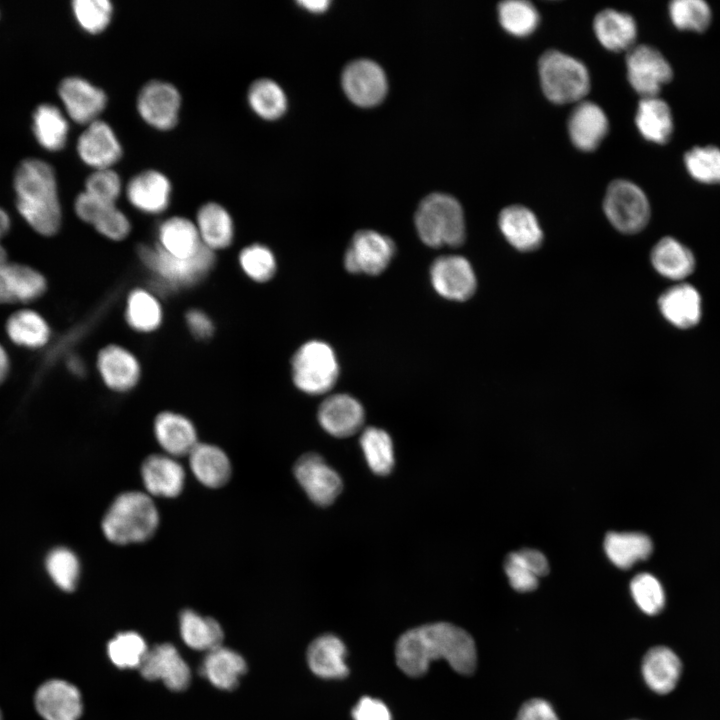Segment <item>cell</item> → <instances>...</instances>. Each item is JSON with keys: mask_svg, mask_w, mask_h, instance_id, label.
Listing matches in <instances>:
<instances>
[{"mask_svg": "<svg viewBox=\"0 0 720 720\" xmlns=\"http://www.w3.org/2000/svg\"><path fill=\"white\" fill-rule=\"evenodd\" d=\"M398 667L408 676L425 674L432 661L444 659L456 672L470 675L477 665L473 638L462 628L438 622L408 630L395 647Z\"/></svg>", "mask_w": 720, "mask_h": 720, "instance_id": "cell-1", "label": "cell"}, {"mask_svg": "<svg viewBox=\"0 0 720 720\" xmlns=\"http://www.w3.org/2000/svg\"><path fill=\"white\" fill-rule=\"evenodd\" d=\"M13 187L25 222L40 235H55L62 225V207L53 167L42 159L26 158L16 168Z\"/></svg>", "mask_w": 720, "mask_h": 720, "instance_id": "cell-2", "label": "cell"}, {"mask_svg": "<svg viewBox=\"0 0 720 720\" xmlns=\"http://www.w3.org/2000/svg\"><path fill=\"white\" fill-rule=\"evenodd\" d=\"M161 522L154 498L143 490H126L114 497L100 522L104 538L111 544L128 546L149 541Z\"/></svg>", "mask_w": 720, "mask_h": 720, "instance_id": "cell-3", "label": "cell"}, {"mask_svg": "<svg viewBox=\"0 0 720 720\" xmlns=\"http://www.w3.org/2000/svg\"><path fill=\"white\" fill-rule=\"evenodd\" d=\"M137 255L151 274V289L159 296L194 287L216 264V254L204 246L195 256L186 259L165 253L155 243L140 245Z\"/></svg>", "mask_w": 720, "mask_h": 720, "instance_id": "cell-4", "label": "cell"}, {"mask_svg": "<svg viewBox=\"0 0 720 720\" xmlns=\"http://www.w3.org/2000/svg\"><path fill=\"white\" fill-rule=\"evenodd\" d=\"M415 227L421 241L432 248L458 247L465 240V217L461 204L445 193H431L418 205Z\"/></svg>", "mask_w": 720, "mask_h": 720, "instance_id": "cell-5", "label": "cell"}, {"mask_svg": "<svg viewBox=\"0 0 720 720\" xmlns=\"http://www.w3.org/2000/svg\"><path fill=\"white\" fill-rule=\"evenodd\" d=\"M538 71L543 93L555 104L580 102L589 92L586 66L561 51H546L539 59Z\"/></svg>", "mask_w": 720, "mask_h": 720, "instance_id": "cell-6", "label": "cell"}, {"mask_svg": "<svg viewBox=\"0 0 720 720\" xmlns=\"http://www.w3.org/2000/svg\"><path fill=\"white\" fill-rule=\"evenodd\" d=\"M292 379L304 393L320 395L330 391L339 375L337 357L332 347L320 340L302 344L291 360Z\"/></svg>", "mask_w": 720, "mask_h": 720, "instance_id": "cell-7", "label": "cell"}, {"mask_svg": "<svg viewBox=\"0 0 720 720\" xmlns=\"http://www.w3.org/2000/svg\"><path fill=\"white\" fill-rule=\"evenodd\" d=\"M603 210L610 224L624 234L639 233L650 219V204L644 191L625 179L610 183L603 199Z\"/></svg>", "mask_w": 720, "mask_h": 720, "instance_id": "cell-8", "label": "cell"}, {"mask_svg": "<svg viewBox=\"0 0 720 720\" xmlns=\"http://www.w3.org/2000/svg\"><path fill=\"white\" fill-rule=\"evenodd\" d=\"M627 77L632 88L643 97L657 96L673 76L665 56L649 45H637L626 55Z\"/></svg>", "mask_w": 720, "mask_h": 720, "instance_id": "cell-9", "label": "cell"}, {"mask_svg": "<svg viewBox=\"0 0 720 720\" xmlns=\"http://www.w3.org/2000/svg\"><path fill=\"white\" fill-rule=\"evenodd\" d=\"M395 254L393 241L374 230L356 232L345 252V269L353 274L378 275Z\"/></svg>", "mask_w": 720, "mask_h": 720, "instance_id": "cell-10", "label": "cell"}, {"mask_svg": "<svg viewBox=\"0 0 720 720\" xmlns=\"http://www.w3.org/2000/svg\"><path fill=\"white\" fill-rule=\"evenodd\" d=\"M95 367L104 386L119 394L134 390L142 377V366L136 354L117 343L99 349Z\"/></svg>", "mask_w": 720, "mask_h": 720, "instance_id": "cell-11", "label": "cell"}, {"mask_svg": "<svg viewBox=\"0 0 720 720\" xmlns=\"http://www.w3.org/2000/svg\"><path fill=\"white\" fill-rule=\"evenodd\" d=\"M187 472L181 459L162 452L150 454L140 466L142 490L155 500L175 499L185 489Z\"/></svg>", "mask_w": 720, "mask_h": 720, "instance_id": "cell-12", "label": "cell"}, {"mask_svg": "<svg viewBox=\"0 0 720 720\" xmlns=\"http://www.w3.org/2000/svg\"><path fill=\"white\" fill-rule=\"evenodd\" d=\"M136 105L140 117L148 125L167 131L178 122L181 95L171 83L152 80L139 91Z\"/></svg>", "mask_w": 720, "mask_h": 720, "instance_id": "cell-13", "label": "cell"}, {"mask_svg": "<svg viewBox=\"0 0 720 720\" xmlns=\"http://www.w3.org/2000/svg\"><path fill=\"white\" fill-rule=\"evenodd\" d=\"M341 83L347 97L361 107L379 104L388 89L384 70L369 59H357L347 64L342 72Z\"/></svg>", "mask_w": 720, "mask_h": 720, "instance_id": "cell-14", "label": "cell"}, {"mask_svg": "<svg viewBox=\"0 0 720 720\" xmlns=\"http://www.w3.org/2000/svg\"><path fill=\"white\" fill-rule=\"evenodd\" d=\"M434 290L451 301H466L477 287V279L470 262L460 255H443L435 259L430 268Z\"/></svg>", "mask_w": 720, "mask_h": 720, "instance_id": "cell-15", "label": "cell"}, {"mask_svg": "<svg viewBox=\"0 0 720 720\" xmlns=\"http://www.w3.org/2000/svg\"><path fill=\"white\" fill-rule=\"evenodd\" d=\"M58 95L69 119L86 126L98 120L107 105L106 93L79 76L62 79Z\"/></svg>", "mask_w": 720, "mask_h": 720, "instance_id": "cell-16", "label": "cell"}, {"mask_svg": "<svg viewBox=\"0 0 720 720\" xmlns=\"http://www.w3.org/2000/svg\"><path fill=\"white\" fill-rule=\"evenodd\" d=\"M294 475L308 497L319 506L332 504L343 488L339 474L315 453H307L297 460Z\"/></svg>", "mask_w": 720, "mask_h": 720, "instance_id": "cell-17", "label": "cell"}, {"mask_svg": "<svg viewBox=\"0 0 720 720\" xmlns=\"http://www.w3.org/2000/svg\"><path fill=\"white\" fill-rule=\"evenodd\" d=\"M74 210L80 220L107 240L120 242L131 232L129 218L116 204L97 199L85 191L75 198Z\"/></svg>", "mask_w": 720, "mask_h": 720, "instance_id": "cell-18", "label": "cell"}, {"mask_svg": "<svg viewBox=\"0 0 720 720\" xmlns=\"http://www.w3.org/2000/svg\"><path fill=\"white\" fill-rule=\"evenodd\" d=\"M152 431L161 452L178 459L186 458L200 442L194 422L173 410L159 412L153 420Z\"/></svg>", "mask_w": 720, "mask_h": 720, "instance_id": "cell-19", "label": "cell"}, {"mask_svg": "<svg viewBox=\"0 0 720 720\" xmlns=\"http://www.w3.org/2000/svg\"><path fill=\"white\" fill-rule=\"evenodd\" d=\"M34 707L44 720H78L83 711L81 693L62 679L43 682L34 693Z\"/></svg>", "mask_w": 720, "mask_h": 720, "instance_id": "cell-20", "label": "cell"}, {"mask_svg": "<svg viewBox=\"0 0 720 720\" xmlns=\"http://www.w3.org/2000/svg\"><path fill=\"white\" fill-rule=\"evenodd\" d=\"M79 158L94 170L111 168L122 156V146L109 124L98 119L86 126L76 143Z\"/></svg>", "mask_w": 720, "mask_h": 720, "instance_id": "cell-21", "label": "cell"}, {"mask_svg": "<svg viewBox=\"0 0 720 720\" xmlns=\"http://www.w3.org/2000/svg\"><path fill=\"white\" fill-rule=\"evenodd\" d=\"M141 675L151 681L161 680L173 691L186 689L191 680L190 669L177 649L164 643L148 649L140 666Z\"/></svg>", "mask_w": 720, "mask_h": 720, "instance_id": "cell-22", "label": "cell"}, {"mask_svg": "<svg viewBox=\"0 0 720 720\" xmlns=\"http://www.w3.org/2000/svg\"><path fill=\"white\" fill-rule=\"evenodd\" d=\"M186 460L187 471L207 489L222 488L231 479V459L227 452L216 444L200 441Z\"/></svg>", "mask_w": 720, "mask_h": 720, "instance_id": "cell-23", "label": "cell"}, {"mask_svg": "<svg viewBox=\"0 0 720 720\" xmlns=\"http://www.w3.org/2000/svg\"><path fill=\"white\" fill-rule=\"evenodd\" d=\"M46 290V278L33 267L8 261L0 265V304L30 303Z\"/></svg>", "mask_w": 720, "mask_h": 720, "instance_id": "cell-24", "label": "cell"}, {"mask_svg": "<svg viewBox=\"0 0 720 720\" xmlns=\"http://www.w3.org/2000/svg\"><path fill=\"white\" fill-rule=\"evenodd\" d=\"M125 192L127 200L136 210L147 215H159L170 204L172 187L163 173L145 170L131 178Z\"/></svg>", "mask_w": 720, "mask_h": 720, "instance_id": "cell-25", "label": "cell"}, {"mask_svg": "<svg viewBox=\"0 0 720 720\" xmlns=\"http://www.w3.org/2000/svg\"><path fill=\"white\" fill-rule=\"evenodd\" d=\"M322 428L334 437L344 438L356 434L363 426L365 413L361 403L348 394H333L318 409Z\"/></svg>", "mask_w": 720, "mask_h": 720, "instance_id": "cell-26", "label": "cell"}, {"mask_svg": "<svg viewBox=\"0 0 720 720\" xmlns=\"http://www.w3.org/2000/svg\"><path fill=\"white\" fill-rule=\"evenodd\" d=\"M657 303L663 318L678 329H691L701 321V295L688 283L668 288L659 296Z\"/></svg>", "mask_w": 720, "mask_h": 720, "instance_id": "cell-27", "label": "cell"}, {"mask_svg": "<svg viewBox=\"0 0 720 720\" xmlns=\"http://www.w3.org/2000/svg\"><path fill=\"white\" fill-rule=\"evenodd\" d=\"M499 229L506 241L516 250L531 252L543 242V231L536 215L522 205L503 208L498 217Z\"/></svg>", "mask_w": 720, "mask_h": 720, "instance_id": "cell-28", "label": "cell"}, {"mask_svg": "<svg viewBox=\"0 0 720 720\" xmlns=\"http://www.w3.org/2000/svg\"><path fill=\"white\" fill-rule=\"evenodd\" d=\"M609 121L600 106L580 101L568 118V133L573 145L581 151L595 150L606 137Z\"/></svg>", "mask_w": 720, "mask_h": 720, "instance_id": "cell-29", "label": "cell"}, {"mask_svg": "<svg viewBox=\"0 0 720 720\" xmlns=\"http://www.w3.org/2000/svg\"><path fill=\"white\" fill-rule=\"evenodd\" d=\"M195 225L202 245L214 252L228 249L235 239V225L229 211L219 203L207 202L196 213Z\"/></svg>", "mask_w": 720, "mask_h": 720, "instance_id": "cell-30", "label": "cell"}, {"mask_svg": "<svg viewBox=\"0 0 720 720\" xmlns=\"http://www.w3.org/2000/svg\"><path fill=\"white\" fill-rule=\"evenodd\" d=\"M155 244L177 258H191L202 248L195 222L184 216H171L160 222Z\"/></svg>", "mask_w": 720, "mask_h": 720, "instance_id": "cell-31", "label": "cell"}, {"mask_svg": "<svg viewBox=\"0 0 720 720\" xmlns=\"http://www.w3.org/2000/svg\"><path fill=\"white\" fill-rule=\"evenodd\" d=\"M127 326L139 334H151L158 330L164 320V310L151 288L135 287L129 291L124 305Z\"/></svg>", "mask_w": 720, "mask_h": 720, "instance_id": "cell-32", "label": "cell"}, {"mask_svg": "<svg viewBox=\"0 0 720 720\" xmlns=\"http://www.w3.org/2000/svg\"><path fill=\"white\" fill-rule=\"evenodd\" d=\"M650 261L659 275L673 281L686 279L696 267L693 252L682 242L669 236L661 238L653 246Z\"/></svg>", "mask_w": 720, "mask_h": 720, "instance_id": "cell-33", "label": "cell"}, {"mask_svg": "<svg viewBox=\"0 0 720 720\" xmlns=\"http://www.w3.org/2000/svg\"><path fill=\"white\" fill-rule=\"evenodd\" d=\"M344 643L332 634L322 635L311 642L307 662L311 671L323 679H342L349 673Z\"/></svg>", "mask_w": 720, "mask_h": 720, "instance_id": "cell-34", "label": "cell"}, {"mask_svg": "<svg viewBox=\"0 0 720 720\" xmlns=\"http://www.w3.org/2000/svg\"><path fill=\"white\" fill-rule=\"evenodd\" d=\"M682 664L668 647L656 646L647 651L642 660V674L646 684L658 694L671 692L681 675Z\"/></svg>", "mask_w": 720, "mask_h": 720, "instance_id": "cell-35", "label": "cell"}, {"mask_svg": "<svg viewBox=\"0 0 720 720\" xmlns=\"http://www.w3.org/2000/svg\"><path fill=\"white\" fill-rule=\"evenodd\" d=\"M593 29L602 46L614 52L631 49L637 37L633 17L614 9L599 12L594 18Z\"/></svg>", "mask_w": 720, "mask_h": 720, "instance_id": "cell-36", "label": "cell"}, {"mask_svg": "<svg viewBox=\"0 0 720 720\" xmlns=\"http://www.w3.org/2000/svg\"><path fill=\"white\" fill-rule=\"evenodd\" d=\"M635 124L647 141L664 144L673 133V116L668 104L658 96L643 97L638 103Z\"/></svg>", "mask_w": 720, "mask_h": 720, "instance_id": "cell-37", "label": "cell"}, {"mask_svg": "<svg viewBox=\"0 0 720 720\" xmlns=\"http://www.w3.org/2000/svg\"><path fill=\"white\" fill-rule=\"evenodd\" d=\"M32 131L42 148L60 151L67 143L68 119L59 107L51 103L39 104L32 115Z\"/></svg>", "mask_w": 720, "mask_h": 720, "instance_id": "cell-38", "label": "cell"}, {"mask_svg": "<svg viewBox=\"0 0 720 720\" xmlns=\"http://www.w3.org/2000/svg\"><path fill=\"white\" fill-rule=\"evenodd\" d=\"M246 662L237 652L220 646L208 652L201 673L217 688L234 689L246 672Z\"/></svg>", "mask_w": 720, "mask_h": 720, "instance_id": "cell-39", "label": "cell"}, {"mask_svg": "<svg viewBox=\"0 0 720 720\" xmlns=\"http://www.w3.org/2000/svg\"><path fill=\"white\" fill-rule=\"evenodd\" d=\"M5 330L15 345L26 349L41 348L51 337V328L46 319L31 309H21L10 315Z\"/></svg>", "mask_w": 720, "mask_h": 720, "instance_id": "cell-40", "label": "cell"}, {"mask_svg": "<svg viewBox=\"0 0 720 720\" xmlns=\"http://www.w3.org/2000/svg\"><path fill=\"white\" fill-rule=\"evenodd\" d=\"M604 550L615 566L629 569L650 556L653 544L650 537L641 532H609L604 540Z\"/></svg>", "mask_w": 720, "mask_h": 720, "instance_id": "cell-41", "label": "cell"}, {"mask_svg": "<svg viewBox=\"0 0 720 720\" xmlns=\"http://www.w3.org/2000/svg\"><path fill=\"white\" fill-rule=\"evenodd\" d=\"M179 626L183 641L192 649L209 652L222 646L223 630L211 617L186 609L180 614Z\"/></svg>", "mask_w": 720, "mask_h": 720, "instance_id": "cell-42", "label": "cell"}, {"mask_svg": "<svg viewBox=\"0 0 720 720\" xmlns=\"http://www.w3.org/2000/svg\"><path fill=\"white\" fill-rule=\"evenodd\" d=\"M250 108L264 120L279 119L287 110V98L278 83L272 79L255 80L247 93Z\"/></svg>", "mask_w": 720, "mask_h": 720, "instance_id": "cell-43", "label": "cell"}, {"mask_svg": "<svg viewBox=\"0 0 720 720\" xmlns=\"http://www.w3.org/2000/svg\"><path fill=\"white\" fill-rule=\"evenodd\" d=\"M45 570L51 581L60 590L72 592L79 583L81 562L72 549L58 546L51 549L46 555Z\"/></svg>", "mask_w": 720, "mask_h": 720, "instance_id": "cell-44", "label": "cell"}, {"mask_svg": "<svg viewBox=\"0 0 720 720\" xmlns=\"http://www.w3.org/2000/svg\"><path fill=\"white\" fill-rule=\"evenodd\" d=\"M360 445L369 468L377 475H387L394 466L393 442L389 434L376 427L364 429Z\"/></svg>", "mask_w": 720, "mask_h": 720, "instance_id": "cell-45", "label": "cell"}, {"mask_svg": "<svg viewBox=\"0 0 720 720\" xmlns=\"http://www.w3.org/2000/svg\"><path fill=\"white\" fill-rule=\"evenodd\" d=\"M497 10L501 26L513 36L526 37L532 34L539 24V13L528 1H503Z\"/></svg>", "mask_w": 720, "mask_h": 720, "instance_id": "cell-46", "label": "cell"}, {"mask_svg": "<svg viewBox=\"0 0 720 720\" xmlns=\"http://www.w3.org/2000/svg\"><path fill=\"white\" fill-rule=\"evenodd\" d=\"M238 264L244 275L257 283L271 280L277 269L274 253L261 243L243 247L238 253Z\"/></svg>", "mask_w": 720, "mask_h": 720, "instance_id": "cell-47", "label": "cell"}, {"mask_svg": "<svg viewBox=\"0 0 720 720\" xmlns=\"http://www.w3.org/2000/svg\"><path fill=\"white\" fill-rule=\"evenodd\" d=\"M684 164L689 175L704 184H720V149L697 146L685 153Z\"/></svg>", "mask_w": 720, "mask_h": 720, "instance_id": "cell-48", "label": "cell"}, {"mask_svg": "<svg viewBox=\"0 0 720 720\" xmlns=\"http://www.w3.org/2000/svg\"><path fill=\"white\" fill-rule=\"evenodd\" d=\"M668 11L673 25L680 30L703 32L711 23V9L703 0H675Z\"/></svg>", "mask_w": 720, "mask_h": 720, "instance_id": "cell-49", "label": "cell"}, {"mask_svg": "<svg viewBox=\"0 0 720 720\" xmlns=\"http://www.w3.org/2000/svg\"><path fill=\"white\" fill-rule=\"evenodd\" d=\"M147 651L144 639L136 632L119 633L107 646L110 660L121 669L139 668Z\"/></svg>", "mask_w": 720, "mask_h": 720, "instance_id": "cell-50", "label": "cell"}, {"mask_svg": "<svg viewBox=\"0 0 720 720\" xmlns=\"http://www.w3.org/2000/svg\"><path fill=\"white\" fill-rule=\"evenodd\" d=\"M71 6L79 26L90 34L103 32L113 16V5L108 0H74Z\"/></svg>", "mask_w": 720, "mask_h": 720, "instance_id": "cell-51", "label": "cell"}, {"mask_svg": "<svg viewBox=\"0 0 720 720\" xmlns=\"http://www.w3.org/2000/svg\"><path fill=\"white\" fill-rule=\"evenodd\" d=\"M632 597L637 606L648 615L658 614L665 605V593L659 580L649 574L636 575L630 584Z\"/></svg>", "mask_w": 720, "mask_h": 720, "instance_id": "cell-52", "label": "cell"}, {"mask_svg": "<svg viewBox=\"0 0 720 720\" xmlns=\"http://www.w3.org/2000/svg\"><path fill=\"white\" fill-rule=\"evenodd\" d=\"M504 569L510 585L516 591L530 592L537 588L539 577L520 550L508 554Z\"/></svg>", "mask_w": 720, "mask_h": 720, "instance_id": "cell-53", "label": "cell"}, {"mask_svg": "<svg viewBox=\"0 0 720 720\" xmlns=\"http://www.w3.org/2000/svg\"><path fill=\"white\" fill-rule=\"evenodd\" d=\"M84 191L97 199L116 204L122 192L121 179L111 168L94 170L86 178Z\"/></svg>", "mask_w": 720, "mask_h": 720, "instance_id": "cell-54", "label": "cell"}, {"mask_svg": "<svg viewBox=\"0 0 720 720\" xmlns=\"http://www.w3.org/2000/svg\"><path fill=\"white\" fill-rule=\"evenodd\" d=\"M185 325L190 334L200 341L210 339L215 333V323L212 317L200 308H190L184 315Z\"/></svg>", "mask_w": 720, "mask_h": 720, "instance_id": "cell-55", "label": "cell"}, {"mask_svg": "<svg viewBox=\"0 0 720 720\" xmlns=\"http://www.w3.org/2000/svg\"><path fill=\"white\" fill-rule=\"evenodd\" d=\"M353 720H392L384 702L369 696L362 697L352 709Z\"/></svg>", "mask_w": 720, "mask_h": 720, "instance_id": "cell-56", "label": "cell"}, {"mask_svg": "<svg viewBox=\"0 0 720 720\" xmlns=\"http://www.w3.org/2000/svg\"><path fill=\"white\" fill-rule=\"evenodd\" d=\"M516 720H559L553 707L544 699L526 701L518 711Z\"/></svg>", "mask_w": 720, "mask_h": 720, "instance_id": "cell-57", "label": "cell"}, {"mask_svg": "<svg viewBox=\"0 0 720 720\" xmlns=\"http://www.w3.org/2000/svg\"><path fill=\"white\" fill-rule=\"evenodd\" d=\"M521 552L538 577L545 576L549 572V564L543 553L531 548L521 549Z\"/></svg>", "mask_w": 720, "mask_h": 720, "instance_id": "cell-58", "label": "cell"}, {"mask_svg": "<svg viewBox=\"0 0 720 720\" xmlns=\"http://www.w3.org/2000/svg\"><path fill=\"white\" fill-rule=\"evenodd\" d=\"M67 368L71 374L75 376H84L86 373V365L79 355H70L67 359Z\"/></svg>", "mask_w": 720, "mask_h": 720, "instance_id": "cell-59", "label": "cell"}, {"mask_svg": "<svg viewBox=\"0 0 720 720\" xmlns=\"http://www.w3.org/2000/svg\"><path fill=\"white\" fill-rule=\"evenodd\" d=\"M302 8L312 13H322L328 9L330 1L326 0H314V1H298L297 2Z\"/></svg>", "mask_w": 720, "mask_h": 720, "instance_id": "cell-60", "label": "cell"}, {"mask_svg": "<svg viewBox=\"0 0 720 720\" xmlns=\"http://www.w3.org/2000/svg\"><path fill=\"white\" fill-rule=\"evenodd\" d=\"M10 369V359L5 348L0 344V384L7 378Z\"/></svg>", "mask_w": 720, "mask_h": 720, "instance_id": "cell-61", "label": "cell"}, {"mask_svg": "<svg viewBox=\"0 0 720 720\" xmlns=\"http://www.w3.org/2000/svg\"><path fill=\"white\" fill-rule=\"evenodd\" d=\"M10 226V216L2 207H0V241L9 232Z\"/></svg>", "mask_w": 720, "mask_h": 720, "instance_id": "cell-62", "label": "cell"}, {"mask_svg": "<svg viewBox=\"0 0 720 720\" xmlns=\"http://www.w3.org/2000/svg\"><path fill=\"white\" fill-rule=\"evenodd\" d=\"M7 261V252L0 241V265Z\"/></svg>", "mask_w": 720, "mask_h": 720, "instance_id": "cell-63", "label": "cell"}, {"mask_svg": "<svg viewBox=\"0 0 720 720\" xmlns=\"http://www.w3.org/2000/svg\"><path fill=\"white\" fill-rule=\"evenodd\" d=\"M0 720H2V714H1V711H0Z\"/></svg>", "mask_w": 720, "mask_h": 720, "instance_id": "cell-64", "label": "cell"}]
</instances>
